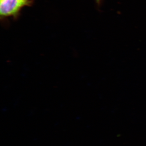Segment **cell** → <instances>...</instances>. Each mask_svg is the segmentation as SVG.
Wrapping results in <instances>:
<instances>
[{
	"label": "cell",
	"mask_w": 146,
	"mask_h": 146,
	"mask_svg": "<svg viewBox=\"0 0 146 146\" xmlns=\"http://www.w3.org/2000/svg\"><path fill=\"white\" fill-rule=\"evenodd\" d=\"M1 18L16 17L24 7L31 5L21 0H0Z\"/></svg>",
	"instance_id": "6da1fadb"
},
{
	"label": "cell",
	"mask_w": 146,
	"mask_h": 146,
	"mask_svg": "<svg viewBox=\"0 0 146 146\" xmlns=\"http://www.w3.org/2000/svg\"><path fill=\"white\" fill-rule=\"evenodd\" d=\"M95 3L97 5V7L100 9L102 7L103 3L104 0H95Z\"/></svg>",
	"instance_id": "7a4b0ae2"
},
{
	"label": "cell",
	"mask_w": 146,
	"mask_h": 146,
	"mask_svg": "<svg viewBox=\"0 0 146 146\" xmlns=\"http://www.w3.org/2000/svg\"><path fill=\"white\" fill-rule=\"evenodd\" d=\"M21 1H23L25 2L29 3V4L31 5L33 3L32 0H21Z\"/></svg>",
	"instance_id": "3957f363"
}]
</instances>
